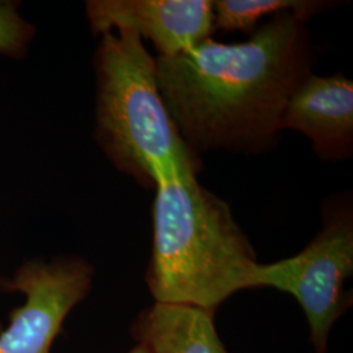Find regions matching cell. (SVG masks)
Returning <instances> with one entry per match:
<instances>
[{
  "instance_id": "7",
  "label": "cell",
  "mask_w": 353,
  "mask_h": 353,
  "mask_svg": "<svg viewBox=\"0 0 353 353\" xmlns=\"http://www.w3.org/2000/svg\"><path fill=\"white\" fill-rule=\"evenodd\" d=\"M296 130L328 161L353 152V81L345 76H307L294 89L281 118V131Z\"/></svg>"
},
{
  "instance_id": "9",
  "label": "cell",
  "mask_w": 353,
  "mask_h": 353,
  "mask_svg": "<svg viewBox=\"0 0 353 353\" xmlns=\"http://www.w3.org/2000/svg\"><path fill=\"white\" fill-rule=\"evenodd\" d=\"M214 4V29L252 34L265 16L290 12L307 20L325 10L326 1L310 0H217Z\"/></svg>"
},
{
  "instance_id": "6",
  "label": "cell",
  "mask_w": 353,
  "mask_h": 353,
  "mask_svg": "<svg viewBox=\"0 0 353 353\" xmlns=\"http://www.w3.org/2000/svg\"><path fill=\"white\" fill-rule=\"evenodd\" d=\"M85 14L92 34L130 30L151 41L157 58L176 57L211 37V0H87Z\"/></svg>"
},
{
  "instance_id": "11",
  "label": "cell",
  "mask_w": 353,
  "mask_h": 353,
  "mask_svg": "<svg viewBox=\"0 0 353 353\" xmlns=\"http://www.w3.org/2000/svg\"><path fill=\"white\" fill-rule=\"evenodd\" d=\"M128 353H148L147 352V350H145V347L144 345H141V344H137L131 351Z\"/></svg>"
},
{
  "instance_id": "10",
  "label": "cell",
  "mask_w": 353,
  "mask_h": 353,
  "mask_svg": "<svg viewBox=\"0 0 353 353\" xmlns=\"http://www.w3.org/2000/svg\"><path fill=\"white\" fill-rule=\"evenodd\" d=\"M19 0H0V55L23 61L34 41L37 29L20 14Z\"/></svg>"
},
{
  "instance_id": "1",
  "label": "cell",
  "mask_w": 353,
  "mask_h": 353,
  "mask_svg": "<svg viewBox=\"0 0 353 353\" xmlns=\"http://www.w3.org/2000/svg\"><path fill=\"white\" fill-rule=\"evenodd\" d=\"M305 20L274 16L245 42L205 38L170 58H156L157 84L192 151L259 153L281 131L288 100L312 74Z\"/></svg>"
},
{
  "instance_id": "2",
  "label": "cell",
  "mask_w": 353,
  "mask_h": 353,
  "mask_svg": "<svg viewBox=\"0 0 353 353\" xmlns=\"http://www.w3.org/2000/svg\"><path fill=\"white\" fill-rule=\"evenodd\" d=\"M194 172L159 181L153 203V246L145 281L154 303L214 312L249 290L258 265L252 243L225 201Z\"/></svg>"
},
{
  "instance_id": "5",
  "label": "cell",
  "mask_w": 353,
  "mask_h": 353,
  "mask_svg": "<svg viewBox=\"0 0 353 353\" xmlns=\"http://www.w3.org/2000/svg\"><path fill=\"white\" fill-rule=\"evenodd\" d=\"M94 270L81 258L52 262L41 259L21 265L0 288L21 292L26 305L14 309L10 327L0 335V353H49L65 316L92 287Z\"/></svg>"
},
{
  "instance_id": "4",
  "label": "cell",
  "mask_w": 353,
  "mask_h": 353,
  "mask_svg": "<svg viewBox=\"0 0 353 353\" xmlns=\"http://www.w3.org/2000/svg\"><path fill=\"white\" fill-rule=\"evenodd\" d=\"M352 274V205L334 203L323 216V227L303 252L258 263L249 290L274 288L293 296L307 319L314 353H326L331 328L352 305V293L344 290Z\"/></svg>"
},
{
  "instance_id": "3",
  "label": "cell",
  "mask_w": 353,
  "mask_h": 353,
  "mask_svg": "<svg viewBox=\"0 0 353 353\" xmlns=\"http://www.w3.org/2000/svg\"><path fill=\"white\" fill-rule=\"evenodd\" d=\"M93 137L114 168L156 189L176 173H199L201 159L182 139L157 84L156 59L130 30L100 36L93 57Z\"/></svg>"
},
{
  "instance_id": "8",
  "label": "cell",
  "mask_w": 353,
  "mask_h": 353,
  "mask_svg": "<svg viewBox=\"0 0 353 353\" xmlns=\"http://www.w3.org/2000/svg\"><path fill=\"white\" fill-rule=\"evenodd\" d=\"M131 334L148 353H228L214 312L192 305L154 303L140 313Z\"/></svg>"
}]
</instances>
